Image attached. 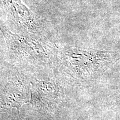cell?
Wrapping results in <instances>:
<instances>
[{
    "label": "cell",
    "instance_id": "obj_2",
    "mask_svg": "<svg viewBox=\"0 0 120 120\" xmlns=\"http://www.w3.org/2000/svg\"><path fill=\"white\" fill-rule=\"evenodd\" d=\"M1 31L9 50L16 56L38 60L47 58L49 56V51L45 43L30 36V34L28 35L13 34L2 25Z\"/></svg>",
    "mask_w": 120,
    "mask_h": 120
},
{
    "label": "cell",
    "instance_id": "obj_3",
    "mask_svg": "<svg viewBox=\"0 0 120 120\" xmlns=\"http://www.w3.org/2000/svg\"><path fill=\"white\" fill-rule=\"evenodd\" d=\"M3 10L16 25L29 34L43 36L42 22L21 0H1Z\"/></svg>",
    "mask_w": 120,
    "mask_h": 120
},
{
    "label": "cell",
    "instance_id": "obj_4",
    "mask_svg": "<svg viewBox=\"0 0 120 120\" xmlns=\"http://www.w3.org/2000/svg\"><path fill=\"white\" fill-rule=\"evenodd\" d=\"M56 90V87L49 82H38L31 90V101L35 105L52 104L57 97Z\"/></svg>",
    "mask_w": 120,
    "mask_h": 120
},
{
    "label": "cell",
    "instance_id": "obj_1",
    "mask_svg": "<svg viewBox=\"0 0 120 120\" xmlns=\"http://www.w3.org/2000/svg\"><path fill=\"white\" fill-rule=\"evenodd\" d=\"M117 52L69 48L62 53L64 66L73 76L91 79L103 72L118 58Z\"/></svg>",
    "mask_w": 120,
    "mask_h": 120
}]
</instances>
